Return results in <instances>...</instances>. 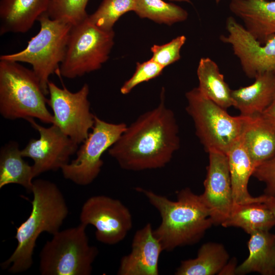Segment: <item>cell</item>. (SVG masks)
Listing matches in <instances>:
<instances>
[{
    "label": "cell",
    "mask_w": 275,
    "mask_h": 275,
    "mask_svg": "<svg viewBox=\"0 0 275 275\" xmlns=\"http://www.w3.org/2000/svg\"><path fill=\"white\" fill-rule=\"evenodd\" d=\"M21 150L16 142L4 146L0 152V188L9 184H17L32 193L33 178L32 166L23 158Z\"/></svg>",
    "instance_id": "obj_22"
},
{
    "label": "cell",
    "mask_w": 275,
    "mask_h": 275,
    "mask_svg": "<svg viewBox=\"0 0 275 275\" xmlns=\"http://www.w3.org/2000/svg\"><path fill=\"white\" fill-rule=\"evenodd\" d=\"M229 255L224 246L215 242L201 245L197 257L182 261L176 275H214L218 274L228 262Z\"/></svg>",
    "instance_id": "obj_25"
},
{
    "label": "cell",
    "mask_w": 275,
    "mask_h": 275,
    "mask_svg": "<svg viewBox=\"0 0 275 275\" xmlns=\"http://www.w3.org/2000/svg\"><path fill=\"white\" fill-rule=\"evenodd\" d=\"M264 203L271 211L275 218V196H267Z\"/></svg>",
    "instance_id": "obj_34"
},
{
    "label": "cell",
    "mask_w": 275,
    "mask_h": 275,
    "mask_svg": "<svg viewBox=\"0 0 275 275\" xmlns=\"http://www.w3.org/2000/svg\"><path fill=\"white\" fill-rule=\"evenodd\" d=\"M248 258L237 266L236 274L257 272L262 275H273L275 271V235L269 231L250 234Z\"/></svg>",
    "instance_id": "obj_21"
},
{
    "label": "cell",
    "mask_w": 275,
    "mask_h": 275,
    "mask_svg": "<svg viewBox=\"0 0 275 275\" xmlns=\"http://www.w3.org/2000/svg\"><path fill=\"white\" fill-rule=\"evenodd\" d=\"M133 11L142 18L169 25L183 21L188 17L185 9L162 0H135Z\"/></svg>",
    "instance_id": "obj_26"
},
{
    "label": "cell",
    "mask_w": 275,
    "mask_h": 275,
    "mask_svg": "<svg viewBox=\"0 0 275 275\" xmlns=\"http://www.w3.org/2000/svg\"><path fill=\"white\" fill-rule=\"evenodd\" d=\"M185 97L186 111L206 152L216 151L227 154L240 139L246 117L231 116L226 109L202 94L198 88L187 92Z\"/></svg>",
    "instance_id": "obj_5"
},
{
    "label": "cell",
    "mask_w": 275,
    "mask_h": 275,
    "mask_svg": "<svg viewBox=\"0 0 275 275\" xmlns=\"http://www.w3.org/2000/svg\"><path fill=\"white\" fill-rule=\"evenodd\" d=\"M163 68L151 59L142 63H136L134 74L121 87V93L124 95L128 94L140 84L158 76L161 74Z\"/></svg>",
    "instance_id": "obj_29"
},
{
    "label": "cell",
    "mask_w": 275,
    "mask_h": 275,
    "mask_svg": "<svg viewBox=\"0 0 275 275\" xmlns=\"http://www.w3.org/2000/svg\"><path fill=\"white\" fill-rule=\"evenodd\" d=\"M273 275H275V271H274V272Z\"/></svg>",
    "instance_id": "obj_36"
},
{
    "label": "cell",
    "mask_w": 275,
    "mask_h": 275,
    "mask_svg": "<svg viewBox=\"0 0 275 275\" xmlns=\"http://www.w3.org/2000/svg\"><path fill=\"white\" fill-rule=\"evenodd\" d=\"M226 28L228 35L219 39L232 46L248 77L254 78L259 74L275 71V35L262 44L232 16L227 18Z\"/></svg>",
    "instance_id": "obj_13"
},
{
    "label": "cell",
    "mask_w": 275,
    "mask_h": 275,
    "mask_svg": "<svg viewBox=\"0 0 275 275\" xmlns=\"http://www.w3.org/2000/svg\"><path fill=\"white\" fill-rule=\"evenodd\" d=\"M48 91L47 104L53 112L52 124L58 126L75 143H82L95 123V116L90 112L88 100L89 85L85 84L78 91L71 92L49 81Z\"/></svg>",
    "instance_id": "obj_10"
},
{
    "label": "cell",
    "mask_w": 275,
    "mask_h": 275,
    "mask_svg": "<svg viewBox=\"0 0 275 275\" xmlns=\"http://www.w3.org/2000/svg\"><path fill=\"white\" fill-rule=\"evenodd\" d=\"M197 73V88L202 94L224 109L233 106L232 90L214 61L208 57L201 58Z\"/></svg>",
    "instance_id": "obj_24"
},
{
    "label": "cell",
    "mask_w": 275,
    "mask_h": 275,
    "mask_svg": "<svg viewBox=\"0 0 275 275\" xmlns=\"http://www.w3.org/2000/svg\"><path fill=\"white\" fill-rule=\"evenodd\" d=\"M180 145L176 118L164 103L163 89L158 106L127 126L108 152L122 169L140 171L165 167Z\"/></svg>",
    "instance_id": "obj_1"
},
{
    "label": "cell",
    "mask_w": 275,
    "mask_h": 275,
    "mask_svg": "<svg viewBox=\"0 0 275 275\" xmlns=\"http://www.w3.org/2000/svg\"><path fill=\"white\" fill-rule=\"evenodd\" d=\"M222 226L240 228L250 235L258 231H269L275 226V218L264 202L234 204Z\"/></svg>",
    "instance_id": "obj_23"
},
{
    "label": "cell",
    "mask_w": 275,
    "mask_h": 275,
    "mask_svg": "<svg viewBox=\"0 0 275 275\" xmlns=\"http://www.w3.org/2000/svg\"><path fill=\"white\" fill-rule=\"evenodd\" d=\"M32 193L30 214L16 228V248L1 264L3 269H8L13 273L25 271L31 267L39 235L43 232L53 235L58 232L69 213L63 195L54 183L41 179L35 180Z\"/></svg>",
    "instance_id": "obj_3"
},
{
    "label": "cell",
    "mask_w": 275,
    "mask_h": 275,
    "mask_svg": "<svg viewBox=\"0 0 275 275\" xmlns=\"http://www.w3.org/2000/svg\"><path fill=\"white\" fill-rule=\"evenodd\" d=\"M79 219L86 227L93 225L96 239L108 245L122 241L132 227L129 209L120 200L104 195L87 199L81 207Z\"/></svg>",
    "instance_id": "obj_11"
},
{
    "label": "cell",
    "mask_w": 275,
    "mask_h": 275,
    "mask_svg": "<svg viewBox=\"0 0 275 275\" xmlns=\"http://www.w3.org/2000/svg\"><path fill=\"white\" fill-rule=\"evenodd\" d=\"M169 1H172V2H186L188 3H191L190 0H169ZM221 0H215V2L216 4H218L221 2Z\"/></svg>",
    "instance_id": "obj_35"
},
{
    "label": "cell",
    "mask_w": 275,
    "mask_h": 275,
    "mask_svg": "<svg viewBox=\"0 0 275 275\" xmlns=\"http://www.w3.org/2000/svg\"><path fill=\"white\" fill-rule=\"evenodd\" d=\"M236 267V261H228L219 274H235Z\"/></svg>",
    "instance_id": "obj_32"
},
{
    "label": "cell",
    "mask_w": 275,
    "mask_h": 275,
    "mask_svg": "<svg viewBox=\"0 0 275 275\" xmlns=\"http://www.w3.org/2000/svg\"><path fill=\"white\" fill-rule=\"evenodd\" d=\"M229 8L261 43L275 35V1L230 0Z\"/></svg>",
    "instance_id": "obj_16"
},
{
    "label": "cell",
    "mask_w": 275,
    "mask_h": 275,
    "mask_svg": "<svg viewBox=\"0 0 275 275\" xmlns=\"http://www.w3.org/2000/svg\"><path fill=\"white\" fill-rule=\"evenodd\" d=\"M186 40V37L181 35L166 44L154 45L151 48V59L163 68L178 61L180 59V49Z\"/></svg>",
    "instance_id": "obj_30"
},
{
    "label": "cell",
    "mask_w": 275,
    "mask_h": 275,
    "mask_svg": "<svg viewBox=\"0 0 275 275\" xmlns=\"http://www.w3.org/2000/svg\"><path fill=\"white\" fill-rule=\"evenodd\" d=\"M135 0H102L89 19L98 27L112 30L116 22L125 13L134 10Z\"/></svg>",
    "instance_id": "obj_27"
},
{
    "label": "cell",
    "mask_w": 275,
    "mask_h": 275,
    "mask_svg": "<svg viewBox=\"0 0 275 275\" xmlns=\"http://www.w3.org/2000/svg\"><path fill=\"white\" fill-rule=\"evenodd\" d=\"M90 0H50L46 13L52 19L71 25L86 19V7Z\"/></svg>",
    "instance_id": "obj_28"
},
{
    "label": "cell",
    "mask_w": 275,
    "mask_h": 275,
    "mask_svg": "<svg viewBox=\"0 0 275 275\" xmlns=\"http://www.w3.org/2000/svg\"><path fill=\"white\" fill-rule=\"evenodd\" d=\"M40 81L19 62L0 60V113L5 119L37 118L53 124Z\"/></svg>",
    "instance_id": "obj_4"
},
{
    "label": "cell",
    "mask_w": 275,
    "mask_h": 275,
    "mask_svg": "<svg viewBox=\"0 0 275 275\" xmlns=\"http://www.w3.org/2000/svg\"><path fill=\"white\" fill-rule=\"evenodd\" d=\"M245 117L240 138L256 167L275 153V124L263 114Z\"/></svg>",
    "instance_id": "obj_19"
},
{
    "label": "cell",
    "mask_w": 275,
    "mask_h": 275,
    "mask_svg": "<svg viewBox=\"0 0 275 275\" xmlns=\"http://www.w3.org/2000/svg\"><path fill=\"white\" fill-rule=\"evenodd\" d=\"M39 133L38 139H31L21 150L23 157L32 158L35 176L49 171L61 169L76 152L78 145L55 124L45 127L34 118L26 119Z\"/></svg>",
    "instance_id": "obj_12"
},
{
    "label": "cell",
    "mask_w": 275,
    "mask_h": 275,
    "mask_svg": "<svg viewBox=\"0 0 275 275\" xmlns=\"http://www.w3.org/2000/svg\"><path fill=\"white\" fill-rule=\"evenodd\" d=\"M39 32L26 47L17 52L1 55L0 60L31 64L45 95L49 94V77L59 71L66 52L71 25L51 19L45 13L38 19Z\"/></svg>",
    "instance_id": "obj_6"
},
{
    "label": "cell",
    "mask_w": 275,
    "mask_h": 275,
    "mask_svg": "<svg viewBox=\"0 0 275 275\" xmlns=\"http://www.w3.org/2000/svg\"><path fill=\"white\" fill-rule=\"evenodd\" d=\"M254 78L252 84L232 90L233 106L243 116L262 114L275 97V71L259 74Z\"/></svg>",
    "instance_id": "obj_17"
},
{
    "label": "cell",
    "mask_w": 275,
    "mask_h": 275,
    "mask_svg": "<svg viewBox=\"0 0 275 275\" xmlns=\"http://www.w3.org/2000/svg\"><path fill=\"white\" fill-rule=\"evenodd\" d=\"M226 155L234 204L264 202L267 198L266 195L255 197L249 192V181L250 177L253 176L255 166L241 138L231 148Z\"/></svg>",
    "instance_id": "obj_20"
},
{
    "label": "cell",
    "mask_w": 275,
    "mask_h": 275,
    "mask_svg": "<svg viewBox=\"0 0 275 275\" xmlns=\"http://www.w3.org/2000/svg\"><path fill=\"white\" fill-rule=\"evenodd\" d=\"M114 36L113 30L98 27L88 16L71 25L60 75L72 79L100 69L108 59Z\"/></svg>",
    "instance_id": "obj_8"
},
{
    "label": "cell",
    "mask_w": 275,
    "mask_h": 275,
    "mask_svg": "<svg viewBox=\"0 0 275 275\" xmlns=\"http://www.w3.org/2000/svg\"><path fill=\"white\" fill-rule=\"evenodd\" d=\"M135 189L143 194L160 214L161 223L153 233L163 251L170 252L198 242L213 225L201 196L188 187L178 193L176 201L142 187Z\"/></svg>",
    "instance_id": "obj_2"
},
{
    "label": "cell",
    "mask_w": 275,
    "mask_h": 275,
    "mask_svg": "<svg viewBox=\"0 0 275 275\" xmlns=\"http://www.w3.org/2000/svg\"><path fill=\"white\" fill-rule=\"evenodd\" d=\"M127 126L107 122L95 116L92 131L77 150L76 158L62 168L64 177L79 185L91 184L101 171L102 154L116 142Z\"/></svg>",
    "instance_id": "obj_9"
},
{
    "label": "cell",
    "mask_w": 275,
    "mask_h": 275,
    "mask_svg": "<svg viewBox=\"0 0 275 275\" xmlns=\"http://www.w3.org/2000/svg\"><path fill=\"white\" fill-rule=\"evenodd\" d=\"M50 0H1L0 35L24 33L46 12Z\"/></svg>",
    "instance_id": "obj_18"
},
{
    "label": "cell",
    "mask_w": 275,
    "mask_h": 275,
    "mask_svg": "<svg viewBox=\"0 0 275 275\" xmlns=\"http://www.w3.org/2000/svg\"><path fill=\"white\" fill-rule=\"evenodd\" d=\"M80 224L59 231L46 241L39 255V271L42 275H90L98 254L97 247L91 245Z\"/></svg>",
    "instance_id": "obj_7"
},
{
    "label": "cell",
    "mask_w": 275,
    "mask_h": 275,
    "mask_svg": "<svg viewBox=\"0 0 275 275\" xmlns=\"http://www.w3.org/2000/svg\"><path fill=\"white\" fill-rule=\"evenodd\" d=\"M209 154V164L201 197L209 209L213 225H221L228 217L234 204L227 156L216 151Z\"/></svg>",
    "instance_id": "obj_14"
},
{
    "label": "cell",
    "mask_w": 275,
    "mask_h": 275,
    "mask_svg": "<svg viewBox=\"0 0 275 275\" xmlns=\"http://www.w3.org/2000/svg\"><path fill=\"white\" fill-rule=\"evenodd\" d=\"M262 114L275 124V97L269 106Z\"/></svg>",
    "instance_id": "obj_33"
},
{
    "label": "cell",
    "mask_w": 275,
    "mask_h": 275,
    "mask_svg": "<svg viewBox=\"0 0 275 275\" xmlns=\"http://www.w3.org/2000/svg\"><path fill=\"white\" fill-rule=\"evenodd\" d=\"M162 246L150 223L135 233L129 254L123 256L117 271L119 275H158Z\"/></svg>",
    "instance_id": "obj_15"
},
{
    "label": "cell",
    "mask_w": 275,
    "mask_h": 275,
    "mask_svg": "<svg viewBox=\"0 0 275 275\" xmlns=\"http://www.w3.org/2000/svg\"><path fill=\"white\" fill-rule=\"evenodd\" d=\"M253 176L265 183V195L275 196V153L255 167Z\"/></svg>",
    "instance_id": "obj_31"
}]
</instances>
